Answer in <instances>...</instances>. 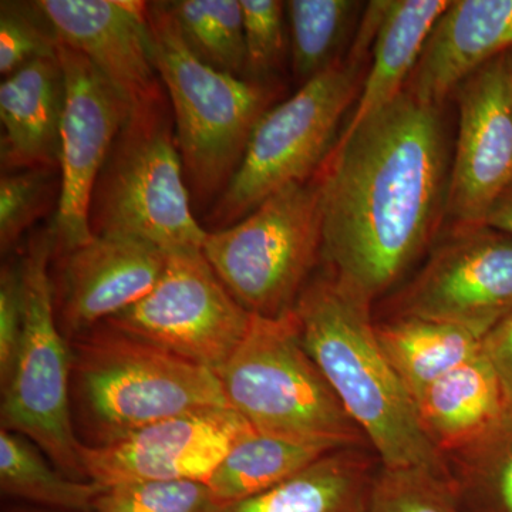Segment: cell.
<instances>
[{"label":"cell","instance_id":"obj_1","mask_svg":"<svg viewBox=\"0 0 512 512\" xmlns=\"http://www.w3.org/2000/svg\"><path fill=\"white\" fill-rule=\"evenodd\" d=\"M441 107L403 92L338 143L322 167V259L373 303L429 249L450 181Z\"/></svg>","mask_w":512,"mask_h":512},{"label":"cell","instance_id":"obj_2","mask_svg":"<svg viewBox=\"0 0 512 512\" xmlns=\"http://www.w3.org/2000/svg\"><path fill=\"white\" fill-rule=\"evenodd\" d=\"M293 311L303 346L382 466L448 477L446 461L380 345L372 303L326 272L308 282Z\"/></svg>","mask_w":512,"mask_h":512},{"label":"cell","instance_id":"obj_3","mask_svg":"<svg viewBox=\"0 0 512 512\" xmlns=\"http://www.w3.org/2000/svg\"><path fill=\"white\" fill-rule=\"evenodd\" d=\"M73 426L84 446L197 410L229 407L220 377L207 367L100 325L70 342Z\"/></svg>","mask_w":512,"mask_h":512},{"label":"cell","instance_id":"obj_4","mask_svg":"<svg viewBox=\"0 0 512 512\" xmlns=\"http://www.w3.org/2000/svg\"><path fill=\"white\" fill-rule=\"evenodd\" d=\"M146 12L151 53L173 110L195 211L214 205L228 187L276 90L268 82L232 76L198 59L165 2L147 3Z\"/></svg>","mask_w":512,"mask_h":512},{"label":"cell","instance_id":"obj_5","mask_svg":"<svg viewBox=\"0 0 512 512\" xmlns=\"http://www.w3.org/2000/svg\"><path fill=\"white\" fill-rule=\"evenodd\" d=\"M90 228L165 255L204 248L210 231L194 214L170 101L131 111L94 185Z\"/></svg>","mask_w":512,"mask_h":512},{"label":"cell","instance_id":"obj_6","mask_svg":"<svg viewBox=\"0 0 512 512\" xmlns=\"http://www.w3.org/2000/svg\"><path fill=\"white\" fill-rule=\"evenodd\" d=\"M218 377L228 406L259 433L329 448L367 443L303 346L295 311L252 316L247 336Z\"/></svg>","mask_w":512,"mask_h":512},{"label":"cell","instance_id":"obj_7","mask_svg":"<svg viewBox=\"0 0 512 512\" xmlns=\"http://www.w3.org/2000/svg\"><path fill=\"white\" fill-rule=\"evenodd\" d=\"M322 168L262 202L237 224L208 232L205 258L252 315L293 311L322 258Z\"/></svg>","mask_w":512,"mask_h":512},{"label":"cell","instance_id":"obj_8","mask_svg":"<svg viewBox=\"0 0 512 512\" xmlns=\"http://www.w3.org/2000/svg\"><path fill=\"white\" fill-rule=\"evenodd\" d=\"M360 64L353 56L339 60L266 111L205 220L214 231L237 224L271 195L318 173L338 143L340 121L359 97Z\"/></svg>","mask_w":512,"mask_h":512},{"label":"cell","instance_id":"obj_9","mask_svg":"<svg viewBox=\"0 0 512 512\" xmlns=\"http://www.w3.org/2000/svg\"><path fill=\"white\" fill-rule=\"evenodd\" d=\"M50 231L30 242L20 261L25 289V326L15 370L2 390L0 426L32 440L73 480L87 481L73 426L72 348L57 322Z\"/></svg>","mask_w":512,"mask_h":512},{"label":"cell","instance_id":"obj_10","mask_svg":"<svg viewBox=\"0 0 512 512\" xmlns=\"http://www.w3.org/2000/svg\"><path fill=\"white\" fill-rule=\"evenodd\" d=\"M202 251L167 255L156 286L103 325L220 372L252 322Z\"/></svg>","mask_w":512,"mask_h":512},{"label":"cell","instance_id":"obj_11","mask_svg":"<svg viewBox=\"0 0 512 512\" xmlns=\"http://www.w3.org/2000/svg\"><path fill=\"white\" fill-rule=\"evenodd\" d=\"M389 308L387 318L451 323L484 339L512 313V235L485 224L453 227Z\"/></svg>","mask_w":512,"mask_h":512},{"label":"cell","instance_id":"obj_12","mask_svg":"<svg viewBox=\"0 0 512 512\" xmlns=\"http://www.w3.org/2000/svg\"><path fill=\"white\" fill-rule=\"evenodd\" d=\"M64 76L60 128V197L52 234L55 256L93 238L94 185L114 140L131 116L130 104L79 50L57 43Z\"/></svg>","mask_w":512,"mask_h":512},{"label":"cell","instance_id":"obj_13","mask_svg":"<svg viewBox=\"0 0 512 512\" xmlns=\"http://www.w3.org/2000/svg\"><path fill=\"white\" fill-rule=\"evenodd\" d=\"M254 430L231 407L157 421L104 446L80 444L84 477L94 484L131 481L208 483L221 461Z\"/></svg>","mask_w":512,"mask_h":512},{"label":"cell","instance_id":"obj_14","mask_svg":"<svg viewBox=\"0 0 512 512\" xmlns=\"http://www.w3.org/2000/svg\"><path fill=\"white\" fill-rule=\"evenodd\" d=\"M458 130L446 220L483 225L512 181V80L507 53L458 86Z\"/></svg>","mask_w":512,"mask_h":512},{"label":"cell","instance_id":"obj_15","mask_svg":"<svg viewBox=\"0 0 512 512\" xmlns=\"http://www.w3.org/2000/svg\"><path fill=\"white\" fill-rule=\"evenodd\" d=\"M56 258V316L69 342L143 299L167 265V255L154 245L111 235H93Z\"/></svg>","mask_w":512,"mask_h":512},{"label":"cell","instance_id":"obj_16","mask_svg":"<svg viewBox=\"0 0 512 512\" xmlns=\"http://www.w3.org/2000/svg\"><path fill=\"white\" fill-rule=\"evenodd\" d=\"M35 5L57 39L86 56L131 109L168 101L151 53L147 3L37 0Z\"/></svg>","mask_w":512,"mask_h":512},{"label":"cell","instance_id":"obj_17","mask_svg":"<svg viewBox=\"0 0 512 512\" xmlns=\"http://www.w3.org/2000/svg\"><path fill=\"white\" fill-rule=\"evenodd\" d=\"M512 49V0H451L404 92L441 107L484 64Z\"/></svg>","mask_w":512,"mask_h":512},{"label":"cell","instance_id":"obj_18","mask_svg":"<svg viewBox=\"0 0 512 512\" xmlns=\"http://www.w3.org/2000/svg\"><path fill=\"white\" fill-rule=\"evenodd\" d=\"M64 109L62 64L55 56L33 60L0 86L2 165L8 173L59 168Z\"/></svg>","mask_w":512,"mask_h":512},{"label":"cell","instance_id":"obj_19","mask_svg":"<svg viewBox=\"0 0 512 512\" xmlns=\"http://www.w3.org/2000/svg\"><path fill=\"white\" fill-rule=\"evenodd\" d=\"M451 0H383L376 12L372 67L340 137L393 103L406 89L434 23Z\"/></svg>","mask_w":512,"mask_h":512},{"label":"cell","instance_id":"obj_20","mask_svg":"<svg viewBox=\"0 0 512 512\" xmlns=\"http://www.w3.org/2000/svg\"><path fill=\"white\" fill-rule=\"evenodd\" d=\"M414 404L424 433L443 458L483 436L511 410L484 352L431 384Z\"/></svg>","mask_w":512,"mask_h":512},{"label":"cell","instance_id":"obj_21","mask_svg":"<svg viewBox=\"0 0 512 512\" xmlns=\"http://www.w3.org/2000/svg\"><path fill=\"white\" fill-rule=\"evenodd\" d=\"M375 477L359 447L336 448L284 483L210 512H369Z\"/></svg>","mask_w":512,"mask_h":512},{"label":"cell","instance_id":"obj_22","mask_svg":"<svg viewBox=\"0 0 512 512\" xmlns=\"http://www.w3.org/2000/svg\"><path fill=\"white\" fill-rule=\"evenodd\" d=\"M375 325L390 365L413 400L483 353V338L451 323L394 316Z\"/></svg>","mask_w":512,"mask_h":512},{"label":"cell","instance_id":"obj_23","mask_svg":"<svg viewBox=\"0 0 512 512\" xmlns=\"http://www.w3.org/2000/svg\"><path fill=\"white\" fill-rule=\"evenodd\" d=\"M336 448L252 430L229 450L208 481L214 505L247 500L284 483Z\"/></svg>","mask_w":512,"mask_h":512},{"label":"cell","instance_id":"obj_24","mask_svg":"<svg viewBox=\"0 0 512 512\" xmlns=\"http://www.w3.org/2000/svg\"><path fill=\"white\" fill-rule=\"evenodd\" d=\"M101 488L92 481L64 476L28 437L0 430V493L13 503L92 512Z\"/></svg>","mask_w":512,"mask_h":512},{"label":"cell","instance_id":"obj_25","mask_svg":"<svg viewBox=\"0 0 512 512\" xmlns=\"http://www.w3.org/2000/svg\"><path fill=\"white\" fill-rule=\"evenodd\" d=\"M444 461L464 510L512 512V410Z\"/></svg>","mask_w":512,"mask_h":512},{"label":"cell","instance_id":"obj_26","mask_svg":"<svg viewBox=\"0 0 512 512\" xmlns=\"http://www.w3.org/2000/svg\"><path fill=\"white\" fill-rule=\"evenodd\" d=\"M363 3L353 0L285 2L296 79L306 83L338 63L340 47Z\"/></svg>","mask_w":512,"mask_h":512},{"label":"cell","instance_id":"obj_27","mask_svg":"<svg viewBox=\"0 0 512 512\" xmlns=\"http://www.w3.org/2000/svg\"><path fill=\"white\" fill-rule=\"evenodd\" d=\"M185 43L208 66L247 79V50L239 0L165 2Z\"/></svg>","mask_w":512,"mask_h":512},{"label":"cell","instance_id":"obj_28","mask_svg":"<svg viewBox=\"0 0 512 512\" xmlns=\"http://www.w3.org/2000/svg\"><path fill=\"white\" fill-rule=\"evenodd\" d=\"M369 512H467L450 477L427 468H380Z\"/></svg>","mask_w":512,"mask_h":512},{"label":"cell","instance_id":"obj_29","mask_svg":"<svg viewBox=\"0 0 512 512\" xmlns=\"http://www.w3.org/2000/svg\"><path fill=\"white\" fill-rule=\"evenodd\" d=\"M56 168H29L2 174L0 180V249L8 254L52 202L59 204Z\"/></svg>","mask_w":512,"mask_h":512},{"label":"cell","instance_id":"obj_30","mask_svg":"<svg viewBox=\"0 0 512 512\" xmlns=\"http://www.w3.org/2000/svg\"><path fill=\"white\" fill-rule=\"evenodd\" d=\"M210 488L200 481H131L101 488L92 512H210Z\"/></svg>","mask_w":512,"mask_h":512},{"label":"cell","instance_id":"obj_31","mask_svg":"<svg viewBox=\"0 0 512 512\" xmlns=\"http://www.w3.org/2000/svg\"><path fill=\"white\" fill-rule=\"evenodd\" d=\"M55 30L35 2H2L0 8V73L3 77L23 66L57 53Z\"/></svg>","mask_w":512,"mask_h":512},{"label":"cell","instance_id":"obj_32","mask_svg":"<svg viewBox=\"0 0 512 512\" xmlns=\"http://www.w3.org/2000/svg\"><path fill=\"white\" fill-rule=\"evenodd\" d=\"M247 50V79L268 82L285 47V3L239 0Z\"/></svg>","mask_w":512,"mask_h":512},{"label":"cell","instance_id":"obj_33","mask_svg":"<svg viewBox=\"0 0 512 512\" xmlns=\"http://www.w3.org/2000/svg\"><path fill=\"white\" fill-rule=\"evenodd\" d=\"M25 326L22 266L6 264L0 271V389L12 379Z\"/></svg>","mask_w":512,"mask_h":512},{"label":"cell","instance_id":"obj_34","mask_svg":"<svg viewBox=\"0 0 512 512\" xmlns=\"http://www.w3.org/2000/svg\"><path fill=\"white\" fill-rule=\"evenodd\" d=\"M483 352L497 373L505 400L512 410V313L485 335Z\"/></svg>","mask_w":512,"mask_h":512},{"label":"cell","instance_id":"obj_35","mask_svg":"<svg viewBox=\"0 0 512 512\" xmlns=\"http://www.w3.org/2000/svg\"><path fill=\"white\" fill-rule=\"evenodd\" d=\"M484 224L512 235V181L494 202Z\"/></svg>","mask_w":512,"mask_h":512},{"label":"cell","instance_id":"obj_36","mask_svg":"<svg viewBox=\"0 0 512 512\" xmlns=\"http://www.w3.org/2000/svg\"><path fill=\"white\" fill-rule=\"evenodd\" d=\"M0 512H72V511H59L49 510V508L33 507V505L9 503L3 505L2 511Z\"/></svg>","mask_w":512,"mask_h":512},{"label":"cell","instance_id":"obj_37","mask_svg":"<svg viewBox=\"0 0 512 512\" xmlns=\"http://www.w3.org/2000/svg\"><path fill=\"white\" fill-rule=\"evenodd\" d=\"M508 69H510L511 80H512V49L507 52Z\"/></svg>","mask_w":512,"mask_h":512}]
</instances>
